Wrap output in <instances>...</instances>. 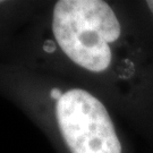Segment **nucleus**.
I'll list each match as a JSON object with an SVG mask.
<instances>
[{"mask_svg":"<svg viewBox=\"0 0 153 153\" xmlns=\"http://www.w3.org/2000/svg\"><path fill=\"white\" fill-rule=\"evenodd\" d=\"M146 5H148V7L150 8V10H151V13H152V15H153V0L146 1Z\"/></svg>","mask_w":153,"mask_h":153,"instance_id":"nucleus-4","label":"nucleus"},{"mask_svg":"<svg viewBox=\"0 0 153 153\" xmlns=\"http://www.w3.org/2000/svg\"><path fill=\"white\" fill-rule=\"evenodd\" d=\"M62 94H64V93H61V91L59 90V88H53V90L51 91V98L58 101V100L62 97Z\"/></svg>","mask_w":153,"mask_h":153,"instance_id":"nucleus-3","label":"nucleus"},{"mask_svg":"<svg viewBox=\"0 0 153 153\" xmlns=\"http://www.w3.org/2000/svg\"><path fill=\"white\" fill-rule=\"evenodd\" d=\"M56 117L71 153H121L108 111L91 93L82 88L65 92L57 101Z\"/></svg>","mask_w":153,"mask_h":153,"instance_id":"nucleus-2","label":"nucleus"},{"mask_svg":"<svg viewBox=\"0 0 153 153\" xmlns=\"http://www.w3.org/2000/svg\"><path fill=\"white\" fill-rule=\"evenodd\" d=\"M0 2H2V1H0Z\"/></svg>","mask_w":153,"mask_h":153,"instance_id":"nucleus-5","label":"nucleus"},{"mask_svg":"<svg viewBox=\"0 0 153 153\" xmlns=\"http://www.w3.org/2000/svg\"><path fill=\"white\" fill-rule=\"evenodd\" d=\"M52 32L69 59L93 73L111 64L110 43L117 41L121 26L115 11L101 0H60L52 14Z\"/></svg>","mask_w":153,"mask_h":153,"instance_id":"nucleus-1","label":"nucleus"}]
</instances>
